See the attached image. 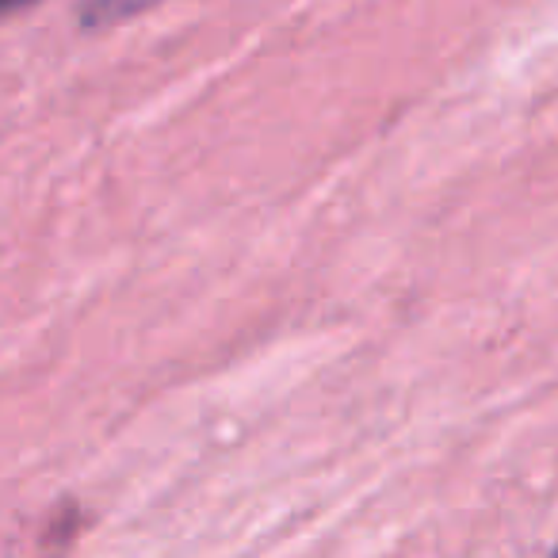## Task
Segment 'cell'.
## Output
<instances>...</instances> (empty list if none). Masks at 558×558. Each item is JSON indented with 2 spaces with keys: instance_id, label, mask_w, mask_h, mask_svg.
<instances>
[{
  "instance_id": "obj_1",
  "label": "cell",
  "mask_w": 558,
  "mask_h": 558,
  "mask_svg": "<svg viewBox=\"0 0 558 558\" xmlns=\"http://www.w3.org/2000/svg\"><path fill=\"white\" fill-rule=\"evenodd\" d=\"M550 558H558V550H555V555H550Z\"/></svg>"
}]
</instances>
